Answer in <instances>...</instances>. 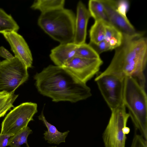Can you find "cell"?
Listing matches in <instances>:
<instances>
[{"instance_id":"1","label":"cell","mask_w":147,"mask_h":147,"mask_svg":"<svg viewBox=\"0 0 147 147\" xmlns=\"http://www.w3.org/2000/svg\"><path fill=\"white\" fill-rule=\"evenodd\" d=\"M123 34L121 45L115 49L110 64L100 75H110L122 78L136 79L145 86L144 71L147 62V39L143 32L132 35Z\"/></svg>"},{"instance_id":"2","label":"cell","mask_w":147,"mask_h":147,"mask_svg":"<svg viewBox=\"0 0 147 147\" xmlns=\"http://www.w3.org/2000/svg\"><path fill=\"white\" fill-rule=\"evenodd\" d=\"M38 92L53 101L75 103L92 95L86 84L79 80L63 67L50 65L34 77Z\"/></svg>"},{"instance_id":"3","label":"cell","mask_w":147,"mask_h":147,"mask_svg":"<svg viewBox=\"0 0 147 147\" xmlns=\"http://www.w3.org/2000/svg\"><path fill=\"white\" fill-rule=\"evenodd\" d=\"M145 88L133 77L124 79L123 104L135 128L147 140V96Z\"/></svg>"},{"instance_id":"4","label":"cell","mask_w":147,"mask_h":147,"mask_svg":"<svg viewBox=\"0 0 147 147\" xmlns=\"http://www.w3.org/2000/svg\"><path fill=\"white\" fill-rule=\"evenodd\" d=\"M76 18L72 10L63 8L41 13L38 24L45 33L60 44L73 42Z\"/></svg>"},{"instance_id":"5","label":"cell","mask_w":147,"mask_h":147,"mask_svg":"<svg viewBox=\"0 0 147 147\" xmlns=\"http://www.w3.org/2000/svg\"><path fill=\"white\" fill-rule=\"evenodd\" d=\"M129 115L124 104L111 110L108 124L102 134L105 147H125L127 126Z\"/></svg>"},{"instance_id":"6","label":"cell","mask_w":147,"mask_h":147,"mask_svg":"<svg viewBox=\"0 0 147 147\" xmlns=\"http://www.w3.org/2000/svg\"><path fill=\"white\" fill-rule=\"evenodd\" d=\"M28 68L18 59L0 61V92L14 94L16 90L28 79Z\"/></svg>"},{"instance_id":"7","label":"cell","mask_w":147,"mask_h":147,"mask_svg":"<svg viewBox=\"0 0 147 147\" xmlns=\"http://www.w3.org/2000/svg\"><path fill=\"white\" fill-rule=\"evenodd\" d=\"M38 111L37 105L27 102L14 107L6 116L1 124L0 135H14L34 120Z\"/></svg>"},{"instance_id":"8","label":"cell","mask_w":147,"mask_h":147,"mask_svg":"<svg viewBox=\"0 0 147 147\" xmlns=\"http://www.w3.org/2000/svg\"><path fill=\"white\" fill-rule=\"evenodd\" d=\"M94 81L111 111L123 104L124 79L110 75L97 74Z\"/></svg>"},{"instance_id":"9","label":"cell","mask_w":147,"mask_h":147,"mask_svg":"<svg viewBox=\"0 0 147 147\" xmlns=\"http://www.w3.org/2000/svg\"><path fill=\"white\" fill-rule=\"evenodd\" d=\"M103 63L100 58L88 59L75 56L62 67L81 82L86 84L99 72Z\"/></svg>"},{"instance_id":"10","label":"cell","mask_w":147,"mask_h":147,"mask_svg":"<svg viewBox=\"0 0 147 147\" xmlns=\"http://www.w3.org/2000/svg\"><path fill=\"white\" fill-rule=\"evenodd\" d=\"M2 34L10 45L14 57L23 63L28 68L31 67L33 63L32 54L23 36L15 31Z\"/></svg>"},{"instance_id":"11","label":"cell","mask_w":147,"mask_h":147,"mask_svg":"<svg viewBox=\"0 0 147 147\" xmlns=\"http://www.w3.org/2000/svg\"><path fill=\"white\" fill-rule=\"evenodd\" d=\"M105 9L110 23L123 34L132 35L136 31L127 18L116 10L115 0H100Z\"/></svg>"},{"instance_id":"12","label":"cell","mask_w":147,"mask_h":147,"mask_svg":"<svg viewBox=\"0 0 147 147\" xmlns=\"http://www.w3.org/2000/svg\"><path fill=\"white\" fill-rule=\"evenodd\" d=\"M91 17L88 10L84 3L79 1L77 5L75 31L73 42L79 45L85 43L88 21Z\"/></svg>"},{"instance_id":"13","label":"cell","mask_w":147,"mask_h":147,"mask_svg":"<svg viewBox=\"0 0 147 147\" xmlns=\"http://www.w3.org/2000/svg\"><path fill=\"white\" fill-rule=\"evenodd\" d=\"M78 46L73 42L60 44L51 50L50 59L55 65L63 67L76 56Z\"/></svg>"},{"instance_id":"14","label":"cell","mask_w":147,"mask_h":147,"mask_svg":"<svg viewBox=\"0 0 147 147\" xmlns=\"http://www.w3.org/2000/svg\"><path fill=\"white\" fill-rule=\"evenodd\" d=\"M38 119L41 121L47 128V130L43 134L44 138L49 144H59L62 142H65V139L69 131L61 132L58 130L54 125L49 123L46 119L43 111L38 116Z\"/></svg>"},{"instance_id":"15","label":"cell","mask_w":147,"mask_h":147,"mask_svg":"<svg viewBox=\"0 0 147 147\" xmlns=\"http://www.w3.org/2000/svg\"><path fill=\"white\" fill-rule=\"evenodd\" d=\"M65 3L64 0H36L31 8L43 13L63 8Z\"/></svg>"},{"instance_id":"16","label":"cell","mask_w":147,"mask_h":147,"mask_svg":"<svg viewBox=\"0 0 147 147\" xmlns=\"http://www.w3.org/2000/svg\"><path fill=\"white\" fill-rule=\"evenodd\" d=\"M122 33L111 24H105V40L109 45L111 50L115 49L121 44Z\"/></svg>"},{"instance_id":"17","label":"cell","mask_w":147,"mask_h":147,"mask_svg":"<svg viewBox=\"0 0 147 147\" xmlns=\"http://www.w3.org/2000/svg\"><path fill=\"white\" fill-rule=\"evenodd\" d=\"M88 9L91 17L95 20H101L105 24H110L105 7L100 0H90Z\"/></svg>"},{"instance_id":"18","label":"cell","mask_w":147,"mask_h":147,"mask_svg":"<svg viewBox=\"0 0 147 147\" xmlns=\"http://www.w3.org/2000/svg\"><path fill=\"white\" fill-rule=\"evenodd\" d=\"M19 27L11 15L0 8V33L17 32Z\"/></svg>"},{"instance_id":"19","label":"cell","mask_w":147,"mask_h":147,"mask_svg":"<svg viewBox=\"0 0 147 147\" xmlns=\"http://www.w3.org/2000/svg\"><path fill=\"white\" fill-rule=\"evenodd\" d=\"M105 24L101 20H95L89 31L90 43L97 44L105 40Z\"/></svg>"},{"instance_id":"20","label":"cell","mask_w":147,"mask_h":147,"mask_svg":"<svg viewBox=\"0 0 147 147\" xmlns=\"http://www.w3.org/2000/svg\"><path fill=\"white\" fill-rule=\"evenodd\" d=\"M32 132V130L27 126L15 134L9 139L7 146L10 147H20L24 144L29 147L27 142L28 136Z\"/></svg>"},{"instance_id":"21","label":"cell","mask_w":147,"mask_h":147,"mask_svg":"<svg viewBox=\"0 0 147 147\" xmlns=\"http://www.w3.org/2000/svg\"><path fill=\"white\" fill-rule=\"evenodd\" d=\"M76 57L88 59L100 58L99 55L91 46L85 43L78 45Z\"/></svg>"},{"instance_id":"22","label":"cell","mask_w":147,"mask_h":147,"mask_svg":"<svg viewBox=\"0 0 147 147\" xmlns=\"http://www.w3.org/2000/svg\"><path fill=\"white\" fill-rule=\"evenodd\" d=\"M18 95L8 93L5 92H0V111L11 104H13Z\"/></svg>"},{"instance_id":"23","label":"cell","mask_w":147,"mask_h":147,"mask_svg":"<svg viewBox=\"0 0 147 147\" xmlns=\"http://www.w3.org/2000/svg\"><path fill=\"white\" fill-rule=\"evenodd\" d=\"M116 10L120 14L126 16L130 5L129 1L127 0H115Z\"/></svg>"},{"instance_id":"24","label":"cell","mask_w":147,"mask_h":147,"mask_svg":"<svg viewBox=\"0 0 147 147\" xmlns=\"http://www.w3.org/2000/svg\"><path fill=\"white\" fill-rule=\"evenodd\" d=\"M89 44L99 55L103 52L111 50L109 44L105 40L96 44L90 43Z\"/></svg>"},{"instance_id":"25","label":"cell","mask_w":147,"mask_h":147,"mask_svg":"<svg viewBox=\"0 0 147 147\" xmlns=\"http://www.w3.org/2000/svg\"><path fill=\"white\" fill-rule=\"evenodd\" d=\"M130 147H147V140L140 134H135Z\"/></svg>"},{"instance_id":"26","label":"cell","mask_w":147,"mask_h":147,"mask_svg":"<svg viewBox=\"0 0 147 147\" xmlns=\"http://www.w3.org/2000/svg\"><path fill=\"white\" fill-rule=\"evenodd\" d=\"M0 56L7 60L11 59L14 57V56L3 46L0 47Z\"/></svg>"},{"instance_id":"27","label":"cell","mask_w":147,"mask_h":147,"mask_svg":"<svg viewBox=\"0 0 147 147\" xmlns=\"http://www.w3.org/2000/svg\"><path fill=\"white\" fill-rule=\"evenodd\" d=\"M13 135H0V147H5L7 144L9 138Z\"/></svg>"},{"instance_id":"28","label":"cell","mask_w":147,"mask_h":147,"mask_svg":"<svg viewBox=\"0 0 147 147\" xmlns=\"http://www.w3.org/2000/svg\"><path fill=\"white\" fill-rule=\"evenodd\" d=\"M13 107V104H11L0 111V118L3 117L5 115L7 111Z\"/></svg>"},{"instance_id":"29","label":"cell","mask_w":147,"mask_h":147,"mask_svg":"<svg viewBox=\"0 0 147 147\" xmlns=\"http://www.w3.org/2000/svg\"><path fill=\"white\" fill-rule=\"evenodd\" d=\"M57 147V146H50V147Z\"/></svg>"}]
</instances>
